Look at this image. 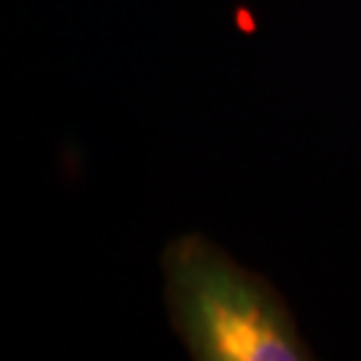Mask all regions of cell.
Wrapping results in <instances>:
<instances>
[{
    "mask_svg": "<svg viewBox=\"0 0 361 361\" xmlns=\"http://www.w3.org/2000/svg\"><path fill=\"white\" fill-rule=\"evenodd\" d=\"M164 297L174 332L195 361H313L281 292L246 271L204 233L161 252Z\"/></svg>",
    "mask_w": 361,
    "mask_h": 361,
    "instance_id": "cell-1",
    "label": "cell"
}]
</instances>
